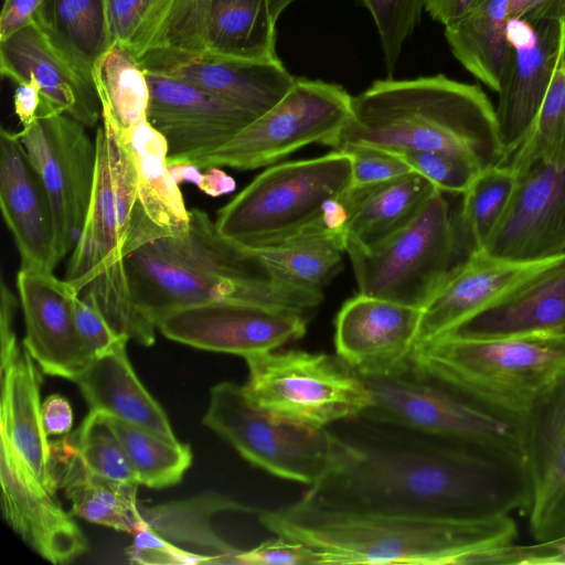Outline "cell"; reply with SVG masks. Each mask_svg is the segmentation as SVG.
<instances>
[{"label":"cell","mask_w":565,"mask_h":565,"mask_svg":"<svg viewBox=\"0 0 565 565\" xmlns=\"http://www.w3.org/2000/svg\"><path fill=\"white\" fill-rule=\"evenodd\" d=\"M331 427L347 444L341 465L302 499L332 509L492 518L532 500L524 456L428 437L361 416Z\"/></svg>","instance_id":"obj_1"},{"label":"cell","mask_w":565,"mask_h":565,"mask_svg":"<svg viewBox=\"0 0 565 565\" xmlns=\"http://www.w3.org/2000/svg\"><path fill=\"white\" fill-rule=\"evenodd\" d=\"M258 519L275 535L316 551L320 565H475L518 537L511 514L451 518L351 511L302 498L278 510L259 511Z\"/></svg>","instance_id":"obj_2"},{"label":"cell","mask_w":565,"mask_h":565,"mask_svg":"<svg viewBox=\"0 0 565 565\" xmlns=\"http://www.w3.org/2000/svg\"><path fill=\"white\" fill-rule=\"evenodd\" d=\"M134 305L152 329L172 310L228 299L309 316L322 291L274 279L259 254L225 237L205 211L190 210L188 231L149 242L126 257Z\"/></svg>","instance_id":"obj_3"},{"label":"cell","mask_w":565,"mask_h":565,"mask_svg":"<svg viewBox=\"0 0 565 565\" xmlns=\"http://www.w3.org/2000/svg\"><path fill=\"white\" fill-rule=\"evenodd\" d=\"M353 145L449 152L481 171L505 164L488 95L444 74L375 79L353 96L351 116L331 147Z\"/></svg>","instance_id":"obj_4"},{"label":"cell","mask_w":565,"mask_h":565,"mask_svg":"<svg viewBox=\"0 0 565 565\" xmlns=\"http://www.w3.org/2000/svg\"><path fill=\"white\" fill-rule=\"evenodd\" d=\"M96 170L90 204L64 279L99 308L121 334L149 347L156 339L138 313L126 268L138 193L129 145L106 118L97 126Z\"/></svg>","instance_id":"obj_5"},{"label":"cell","mask_w":565,"mask_h":565,"mask_svg":"<svg viewBox=\"0 0 565 565\" xmlns=\"http://www.w3.org/2000/svg\"><path fill=\"white\" fill-rule=\"evenodd\" d=\"M411 364L499 412L522 417L565 375V335L472 339L449 334L416 345Z\"/></svg>","instance_id":"obj_6"},{"label":"cell","mask_w":565,"mask_h":565,"mask_svg":"<svg viewBox=\"0 0 565 565\" xmlns=\"http://www.w3.org/2000/svg\"><path fill=\"white\" fill-rule=\"evenodd\" d=\"M352 185V158L343 150L271 166L216 213L218 231L252 250L282 244L322 227L327 203Z\"/></svg>","instance_id":"obj_7"},{"label":"cell","mask_w":565,"mask_h":565,"mask_svg":"<svg viewBox=\"0 0 565 565\" xmlns=\"http://www.w3.org/2000/svg\"><path fill=\"white\" fill-rule=\"evenodd\" d=\"M363 380L374 399L373 405L359 415L367 420L428 437L523 455L520 417L493 409L417 371L412 364L395 374Z\"/></svg>","instance_id":"obj_8"},{"label":"cell","mask_w":565,"mask_h":565,"mask_svg":"<svg viewBox=\"0 0 565 565\" xmlns=\"http://www.w3.org/2000/svg\"><path fill=\"white\" fill-rule=\"evenodd\" d=\"M249 401L274 419L326 428L371 407L367 384L337 354L270 351L245 358Z\"/></svg>","instance_id":"obj_9"},{"label":"cell","mask_w":565,"mask_h":565,"mask_svg":"<svg viewBox=\"0 0 565 565\" xmlns=\"http://www.w3.org/2000/svg\"><path fill=\"white\" fill-rule=\"evenodd\" d=\"M202 422L248 462L309 487L335 470L347 454L345 441L331 427L309 428L274 419L233 382L211 388Z\"/></svg>","instance_id":"obj_10"},{"label":"cell","mask_w":565,"mask_h":565,"mask_svg":"<svg viewBox=\"0 0 565 565\" xmlns=\"http://www.w3.org/2000/svg\"><path fill=\"white\" fill-rule=\"evenodd\" d=\"M457 230L437 191L405 228L371 249L347 244L359 292L424 309L451 268Z\"/></svg>","instance_id":"obj_11"},{"label":"cell","mask_w":565,"mask_h":565,"mask_svg":"<svg viewBox=\"0 0 565 565\" xmlns=\"http://www.w3.org/2000/svg\"><path fill=\"white\" fill-rule=\"evenodd\" d=\"M352 98L339 84L296 77L279 103L193 164L254 170L310 143L331 147L351 116Z\"/></svg>","instance_id":"obj_12"},{"label":"cell","mask_w":565,"mask_h":565,"mask_svg":"<svg viewBox=\"0 0 565 565\" xmlns=\"http://www.w3.org/2000/svg\"><path fill=\"white\" fill-rule=\"evenodd\" d=\"M47 193L57 264L72 253L92 200L96 145L86 127L65 114H40L17 132Z\"/></svg>","instance_id":"obj_13"},{"label":"cell","mask_w":565,"mask_h":565,"mask_svg":"<svg viewBox=\"0 0 565 565\" xmlns=\"http://www.w3.org/2000/svg\"><path fill=\"white\" fill-rule=\"evenodd\" d=\"M309 318L295 311L218 299L172 310L157 328L170 340L245 359L302 338Z\"/></svg>","instance_id":"obj_14"},{"label":"cell","mask_w":565,"mask_h":565,"mask_svg":"<svg viewBox=\"0 0 565 565\" xmlns=\"http://www.w3.org/2000/svg\"><path fill=\"white\" fill-rule=\"evenodd\" d=\"M565 253L537 260H514L477 249L457 263L423 309L416 345L449 335L499 306L559 265Z\"/></svg>","instance_id":"obj_15"},{"label":"cell","mask_w":565,"mask_h":565,"mask_svg":"<svg viewBox=\"0 0 565 565\" xmlns=\"http://www.w3.org/2000/svg\"><path fill=\"white\" fill-rule=\"evenodd\" d=\"M0 72L15 85L33 81L41 90L39 114H65L86 128L102 120L92 72L36 20L0 40Z\"/></svg>","instance_id":"obj_16"},{"label":"cell","mask_w":565,"mask_h":565,"mask_svg":"<svg viewBox=\"0 0 565 565\" xmlns=\"http://www.w3.org/2000/svg\"><path fill=\"white\" fill-rule=\"evenodd\" d=\"M146 73L147 119L166 139L168 161L195 163L257 118L180 79Z\"/></svg>","instance_id":"obj_17"},{"label":"cell","mask_w":565,"mask_h":565,"mask_svg":"<svg viewBox=\"0 0 565 565\" xmlns=\"http://www.w3.org/2000/svg\"><path fill=\"white\" fill-rule=\"evenodd\" d=\"M509 52L495 107L505 164L529 135L547 93L561 42V20H509Z\"/></svg>","instance_id":"obj_18"},{"label":"cell","mask_w":565,"mask_h":565,"mask_svg":"<svg viewBox=\"0 0 565 565\" xmlns=\"http://www.w3.org/2000/svg\"><path fill=\"white\" fill-rule=\"evenodd\" d=\"M146 72L173 77L256 117L288 93L296 77L277 62H250L209 52L156 47L139 60Z\"/></svg>","instance_id":"obj_19"},{"label":"cell","mask_w":565,"mask_h":565,"mask_svg":"<svg viewBox=\"0 0 565 565\" xmlns=\"http://www.w3.org/2000/svg\"><path fill=\"white\" fill-rule=\"evenodd\" d=\"M422 309L358 294L334 321L337 355L363 377L385 376L411 364Z\"/></svg>","instance_id":"obj_20"},{"label":"cell","mask_w":565,"mask_h":565,"mask_svg":"<svg viewBox=\"0 0 565 565\" xmlns=\"http://www.w3.org/2000/svg\"><path fill=\"white\" fill-rule=\"evenodd\" d=\"M514 260L565 253V169L535 162L518 175L510 203L484 248Z\"/></svg>","instance_id":"obj_21"},{"label":"cell","mask_w":565,"mask_h":565,"mask_svg":"<svg viewBox=\"0 0 565 565\" xmlns=\"http://www.w3.org/2000/svg\"><path fill=\"white\" fill-rule=\"evenodd\" d=\"M17 290L25 324L23 348L43 373L74 382L90 361L75 321L78 294L53 271L34 268H20Z\"/></svg>","instance_id":"obj_22"},{"label":"cell","mask_w":565,"mask_h":565,"mask_svg":"<svg viewBox=\"0 0 565 565\" xmlns=\"http://www.w3.org/2000/svg\"><path fill=\"white\" fill-rule=\"evenodd\" d=\"M0 481L4 520L41 557L53 564H67L87 551L86 537L73 514L36 480L2 436Z\"/></svg>","instance_id":"obj_23"},{"label":"cell","mask_w":565,"mask_h":565,"mask_svg":"<svg viewBox=\"0 0 565 565\" xmlns=\"http://www.w3.org/2000/svg\"><path fill=\"white\" fill-rule=\"evenodd\" d=\"M0 207L17 245L21 266L53 271V214L41 178L17 132L0 134Z\"/></svg>","instance_id":"obj_24"},{"label":"cell","mask_w":565,"mask_h":565,"mask_svg":"<svg viewBox=\"0 0 565 565\" xmlns=\"http://www.w3.org/2000/svg\"><path fill=\"white\" fill-rule=\"evenodd\" d=\"M130 147L138 170L129 255L142 245L166 236L183 235L190 223V210L168 167V146L147 118L119 130Z\"/></svg>","instance_id":"obj_25"},{"label":"cell","mask_w":565,"mask_h":565,"mask_svg":"<svg viewBox=\"0 0 565 565\" xmlns=\"http://www.w3.org/2000/svg\"><path fill=\"white\" fill-rule=\"evenodd\" d=\"M532 500L530 530L565 487V375L542 392L521 417Z\"/></svg>","instance_id":"obj_26"},{"label":"cell","mask_w":565,"mask_h":565,"mask_svg":"<svg viewBox=\"0 0 565 565\" xmlns=\"http://www.w3.org/2000/svg\"><path fill=\"white\" fill-rule=\"evenodd\" d=\"M41 372L24 348L10 363L1 366V436L36 480L55 493L51 447L42 419Z\"/></svg>","instance_id":"obj_27"},{"label":"cell","mask_w":565,"mask_h":565,"mask_svg":"<svg viewBox=\"0 0 565 565\" xmlns=\"http://www.w3.org/2000/svg\"><path fill=\"white\" fill-rule=\"evenodd\" d=\"M51 470L56 489L72 504L71 513L88 522L135 534L146 527L137 504L138 486L125 484L93 473L65 435L50 441Z\"/></svg>","instance_id":"obj_28"},{"label":"cell","mask_w":565,"mask_h":565,"mask_svg":"<svg viewBox=\"0 0 565 565\" xmlns=\"http://www.w3.org/2000/svg\"><path fill=\"white\" fill-rule=\"evenodd\" d=\"M437 191L415 171L379 184L351 185L342 196L348 210L347 244L376 247L409 225Z\"/></svg>","instance_id":"obj_29"},{"label":"cell","mask_w":565,"mask_h":565,"mask_svg":"<svg viewBox=\"0 0 565 565\" xmlns=\"http://www.w3.org/2000/svg\"><path fill=\"white\" fill-rule=\"evenodd\" d=\"M74 382L89 411L105 413L170 443H179L167 414L136 375L126 344L93 358Z\"/></svg>","instance_id":"obj_30"},{"label":"cell","mask_w":565,"mask_h":565,"mask_svg":"<svg viewBox=\"0 0 565 565\" xmlns=\"http://www.w3.org/2000/svg\"><path fill=\"white\" fill-rule=\"evenodd\" d=\"M451 334L472 339L565 335V259Z\"/></svg>","instance_id":"obj_31"},{"label":"cell","mask_w":565,"mask_h":565,"mask_svg":"<svg viewBox=\"0 0 565 565\" xmlns=\"http://www.w3.org/2000/svg\"><path fill=\"white\" fill-rule=\"evenodd\" d=\"M509 0H479L462 18L445 26L455 58L495 93L509 52Z\"/></svg>","instance_id":"obj_32"},{"label":"cell","mask_w":565,"mask_h":565,"mask_svg":"<svg viewBox=\"0 0 565 565\" xmlns=\"http://www.w3.org/2000/svg\"><path fill=\"white\" fill-rule=\"evenodd\" d=\"M205 52L250 62L280 61L268 0H210Z\"/></svg>","instance_id":"obj_33"},{"label":"cell","mask_w":565,"mask_h":565,"mask_svg":"<svg viewBox=\"0 0 565 565\" xmlns=\"http://www.w3.org/2000/svg\"><path fill=\"white\" fill-rule=\"evenodd\" d=\"M254 512L250 507L216 493H205L189 499L142 507L140 512L146 527L173 544L193 545L216 556L220 564H235L241 551L212 527V518L221 511Z\"/></svg>","instance_id":"obj_34"},{"label":"cell","mask_w":565,"mask_h":565,"mask_svg":"<svg viewBox=\"0 0 565 565\" xmlns=\"http://www.w3.org/2000/svg\"><path fill=\"white\" fill-rule=\"evenodd\" d=\"M256 252L276 281L322 291L341 271L347 239L342 231L317 227L282 244Z\"/></svg>","instance_id":"obj_35"},{"label":"cell","mask_w":565,"mask_h":565,"mask_svg":"<svg viewBox=\"0 0 565 565\" xmlns=\"http://www.w3.org/2000/svg\"><path fill=\"white\" fill-rule=\"evenodd\" d=\"M93 81L102 105V118L125 130L147 118V73L122 45L113 44L94 63Z\"/></svg>","instance_id":"obj_36"},{"label":"cell","mask_w":565,"mask_h":565,"mask_svg":"<svg viewBox=\"0 0 565 565\" xmlns=\"http://www.w3.org/2000/svg\"><path fill=\"white\" fill-rule=\"evenodd\" d=\"M535 162L565 169V20L554 73L537 117L507 166L520 175Z\"/></svg>","instance_id":"obj_37"},{"label":"cell","mask_w":565,"mask_h":565,"mask_svg":"<svg viewBox=\"0 0 565 565\" xmlns=\"http://www.w3.org/2000/svg\"><path fill=\"white\" fill-rule=\"evenodd\" d=\"M35 20L90 72L96 60L111 46L104 0H43Z\"/></svg>","instance_id":"obj_38"},{"label":"cell","mask_w":565,"mask_h":565,"mask_svg":"<svg viewBox=\"0 0 565 565\" xmlns=\"http://www.w3.org/2000/svg\"><path fill=\"white\" fill-rule=\"evenodd\" d=\"M106 416L128 455L139 484L162 489L182 480L192 463L189 445L170 443L136 425Z\"/></svg>","instance_id":"obj_39"},{"label":"cell","mask_w":565,"mask_h":565,"mask_svg":"<svg viewBox=\"0 0 565 565\" xmlns=\"http://www.w3.org/2000/svg\"><path fill=\"white\" fill-rule=\"evenodd\" d=\"M210 0H161L148 13L128 50L139 60L156 47L205 52Z\"/></svg>","instance_id":"obj_40"},{"label":"cell","mask_w":565,"mask_h":565,"mask_svg":"<svg viewBox=\"0 0 565 565\" xmlns=\"http://www.w3.org/2000/svg\"><path fill=\"white\" fill-rule=\"evenodd\" d=\"M518 182L507 166L481 171L462 194L459 228L467 254L483 249L503 216Z\"/></svg>","instance_id":"obj_41"},{"label":"cell","mask_w":565,"mask_h":565,"mask_svg":"<svg viewBox=\"0 0 565 565\" xmlns=\"http://www.w3.org/2000/svg\"><path fill=\"white\" fill-rule=\"evenodd\" d=\"M67 436L93 473L116 482L139 486L128 455L105 413L89 411L81 426Z\"/></svg>","instance_id":"obj_42"},{"label":"cell","mask_w":565,"mask_h":565,"mask_svg":"<svg viewBox=\"0 0 565 565\" xmlns=\"http://www.w3.org/2000/svg\"><path fill=\"white\" fill-rule=\"evenodd\" d=\"M426 0H355L375 24L387 77H393L405 41L420 23Z\"/></svg>","instance_id":"obj_43"},{"label":"cell","mask_w":565,"mask_h":565,"mask_svg":"<svg viewBox=\"0 0 565 565\" xmlns=\"http://www.w3.org/2000/svg\"><path fill=\"white\" fill-rule=\"evenodd\" d=\"M397 152L417 173L439 191L463 194L481 170L466 158L444 152L401 150Z\"/></svg>","instance_id":"obj_44"},{"label":"cell","mask_w":565,"mask_h":565,"mask_svg":"<svg viewBox=\"0 0 565 565\" xmlns=\"http://www.w3.org/2000/svg\"><path fill=\"white\" fill-rule=\"evenodd\" d=\"M340 150L352 158V186L379 184L414 172L395 151L365 145H353Z\"/></svg>","instance_id":"obj_45"},{"label":"cell","mask_w":565,"mask_h":565,"mask_svg":"<svg viewBox=\"0 0 565 565\" xmlns=\"http://www.w3.org/2000/svg\"><path fill=\"white\" fill-rule=\"evenodd\" d=\"M127 550L130 562L139 564H220L216 556L181 548L145 527L134 534Z\"/></svg>","instance_id":"obj_46"},{"label":"cell","mask_w":565,"mask_h":565,"mask_svg":"<svg viewBox=\"0 0 565 565\" xmlns=\"http://www.w3.org/2000/svg\"><path fill=\"white\" fill-rule=\"evenodd\" d=\"M74 311L78 333L90 360L127 344L129 338L118 332L97 306L78 295L74 300Z\"/></svg>","instance_id":"obj_47"},{"label":"cell","mask_w":565,"mask_h":565,"mask_svg":"<svg viewBox=\"0 0 565 565\" xmlns=\"http://www.w3.org/2000/svg\"><path fill=\"white\" fill-rule=\"evenodd\" d=\"M235 564L246 565H320L319 554L298 541L281 536L259 545L239 551L235 555Z\"/></svg>","instance_id":"obj_48"},{"label":"cell","mask_w":565,"mask_h":565,"mask_svg":"<svg viewBox=\"0 0 565 565\" xmlns=\"http://www.w3.org/2000/svg\"><path fill=\"white\" fill-rule=\"evenodd\" d=\"M479 564L544 565L565 564V536L519 545L515 542L484 554Z\"/></svg>","instance_id":"obj_49"},{"label":"cell","mask_w":565,"mask_h":565,"mask_svg":"<svg viewBox=\"0 0 565 565\" xmlns=\"http://www.w3.org/2000/svg\"><path fill=\"white\" fill-rule=\"evenodd\" d=\"M110 43L128 49L154 0H104Z\"/></svg>","instance_id":"obj_50"},{"label":"cell","mask_w":565,"mask_h":565,"mask_svg":"<svg viewBox=\"0 0 565 565\" xmlns=\"http://www.w3.org/2000/svg\"><path fill=\"white\" fill-rule=\"evenodd\" d=\"M1 308H0V335H1V366L10 363L21 351L17 342L13 329L18 300L9 289L4 279H1Z\"/></svg>","instance_id":"obj_51"},{"label":"cell","mask_w":565,"mask_h":565,"mask_svg":"<svg viewBox=\"0 0 565 565\" xmlns=\"http://www.w3.org/2000/svg\"><path fill=\"white\" fill-rule=\"evenodd\" d=\"M43 0H4L0 14V40L34 21Z\"/></svg>","instance_id":"obj_52"},{"label":"cell","mask_w":565,"mask_h":565,"mask_svg":"<svg viewBox=\"0 0 565 565\" xmlns=\"http://www.w3.org/2000/svg\"><path fill=\"white\" fill-rule=\"evenodd\" d=\"M42 419L47 437L67 435L73 425L72 406L65 397L52 394L42 403Z\"/></svg>","instance_id":"obj_53"},{"label":"cell","mask_w":565,"mask_h":565,"mask_svg":"<svg viewBox=\"0 0 565 565\" xmlns=\"http://www.w3.org/2000/svg\"><path fill=\"white\" fill-rule=\"evenodd\" d=\"M535 541H551L565 536V487L540 523L531 529Z\"/></svg>","instance_id":"obj_54"},{"label":"cell","mask_w":565,"mask_h":565,"mask_svg":"<svg viewBox=\"0 0 565 565\" xmlns=\"http://www.w3.org/2000/svg\"><path fill=\"white\" fill-rule=\"evenodd\" d=\"M41 103V90L33 81L17 84L13 106L22 127L31 125L38 118Z\"/></svg>","instance_id":"obj_55"},{"label":"cell","mask_w":565,"mask_h":565,"mask_svg":"<svg viewBox=\"0 0 565 565\" xmlns=\"http://www.w3.org/2000/svg\"><path fill=\"white\" fill-rule=\"evenodd\" d=\"M479 0H426L424 11L447 26L462 18Z\"/></svg>","instance_id":"obj_56"},{"label":"cell","mask_w":565,"mask_h":565,"mask_svg":"<svg viewBox=\"0 0 565 565\" xmlns=\"http://www.w3.org/2000/svg\"><path fill=\"white\" fill-rule=\"evenodd\" d=\"M204 174L203 183L200 186L202 191L212 196H218L232 192L235 189V181L226 174L221 168L212 167Z\"/></svg>","instance_id":"obj_57"},{"label":"cell","mask_w":565,"mask_h":565,"mask_svg":"<svg viewBox=\"0 0 565 565\" xmlns=\"http://www.w3.org/2000/svg\"><path fill=\"white\" fill-rule=\"evenodd\" d=\"M562 19H565V0H548L544 6L521 20L537 21Z\"/></svg>","instance_id":"obj_58"},{"label":"cell","mask_w":565,"mask_h":565,"mask_svg":"<svg viewBox=\"0 0 565 565\" xmlns=\"http://www.w3.org/2000/svg\"><path fill=\"white\" fill-rule=\"evenodd\" d=\"M547 1L548 0H509L508 18L509 20L525 19Z\"/></svg>","instance_id":"obj_59"},{"label":"cell","mask_w":565,"mask_h":565,"mask_svg":"<svg viewBox=\"0 0 565 565\" xmlns=\"http://www.w3.org/2000/svg\"><path fill=\"white\" fill-rule=\"evenodd\" d=\"M295 0H268L270 13L273 20L277 22L281 13L294 2Z\"/></svg>","instance_id":"obj_60"},{"label":"cell","mask_w":565,"mask_h":565,"mask_svg":"<svg viewBox=\"0 0 565 565\" xmlns=\"http://www.w3.org/2000/svg\"><path fill=\"white\" fill-rule=\"evenodd\" d=\"M160 1H161V0H154V2H153V4H152L151 9H152L156 4H158ZM151 9H150V11H151ZM150 11H149V12H150ZM146 18H147V17H146Z\"/></svg>","instance_id":"obj_61"}]
</instances>
